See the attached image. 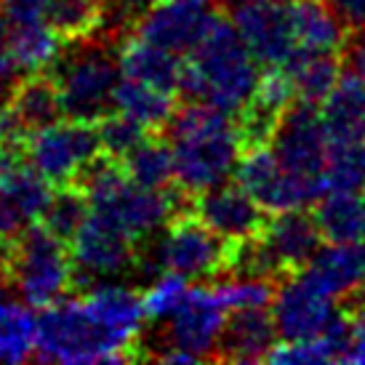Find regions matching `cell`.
Segmentation results:
<instances>
[{
    "label": "cell",
    "mask_w": 365,
    "mask_h": 365,
    "mask_svg": "<svg viewBox=\"0 0 365 365\" xmlns=\"http://www.w3.org/2000/svg\"><path fill=\"white\" fill-rule=\"evenodd\" d=\"M163 133L173 147L176 187L190 197L230 182L245 153L237 118L205 102L176 107Z\"/></svg>",
    "instance_id": "1"
},
{
    "label": "cell",
    "mask_w": 365,
    "mask_h": 365,
    "mask_svg": "<svg viewBox=\"0 0 365 365\" xmlns=\"http://www.w3.org/2000/svg\"><path fill=\"white\" fill-rule=\"evenodd\" d=\"M259 81V59L251 53L240 30L235 21L216 16L211 30L184 61L179 93L187 96V102L213 104L237 118L254 102Z\"/></svg>",
    "instance_id": "2"
},
{
    "label": "cell",
    "mask_w": 365,
    "mask_h": 365,
    "mask_svg": "<svg viewBox=\"0 0 365 365\" xmlns=\"http://www.w3.org/2000/svg\"><path fill=\"white\" fill-rule=\"evenodd\" d=\"M78 184L88 195L91 213L120 227L123 232H128L139 243L163 230L176 213H182L190 197L179 187L150 190L136 184L123 168V163L107 155H99L86 168Z\"/></svg>",
    "instance_id": "3"
},
{
    "label": "cell",
    "mask_w": 365,
    "mask_h": 365,
    "mask_svg": "<svg viewBox=\"0 0 365 365\" xmlns=\"http://www.w3.org/2000/svg\"><path fill=\"white\" fill-rule=\"evenodd\" d=\"M35 357L41 363H125L139 352L104 323L86 296L59 299L38 317Z\"/></svg>",
    "instance_id": "4"
},
{
    "label": "cell",
    "mask_w": 365,
    "mask_h": 365,
    "mask_svg": "<svg viewBox=\"0 0 365 365\" xmlns=\"http://www.w3.org/2000/svg\"><path fill=\"white\" fill-rule=\"evenodd\" d=\"M112 38L88 35L64 46L48 75L61 96L64 118L99 123L115 110V88L120 83V46Z\"/></svg>",
    "instance_id": "5"
},
{
    "label": "cell",
    "mask_w": 365,
    "mask_h": 365,
    "mask_svg": "<svg viewBox=\"0 0 365 365\" xmlns=\"http://www.w3.org/2000/svg\"><path fill=\"white\" fill-rule=\"evenodd\" d=\"M235 254L237 245L216 235L187 208L163 227V235L150 254H142L139 267L150 274L176 272L190 280H205L230 272L235 267Z\"/></svg>",
    "instance_id": "6"
},
{
    "label": "cell",
    "mask_w": 365,
    "mask_h": 365,
    "mask_svg": "<svg viewBox=\"0 0 365 365\" xmlns=\"http://www.w3.org/2000/svg\"><path fill=\"white\" fill-rule=\"evenodd\" d=\"M67 245L41 222L11 243L9 283L35 309L51 307L75 288V262Z\"/></svg>",
    "instance_id": "7"
},
{
    "label": "cell",
    "mask_w": 365,
    "mask_h": 365,
    "mask_svg": "<svg viewBox=\"0 0 365 365\" xmlns=\"http://www.w3.org/2000/svg\"><path fill=\"white\" fill-rule=\"evenodd\" d=\"M102 155L96 123L64 120L32 131L24 142V158L35 173L53 187L78 184L86 168Z\"/></svg>",
    "instance_id": "8"
},
{
    "label": "cell",
    "mask_w": 365,
    "mask_h": 365,
    "mask_svg": "<svg viewBox=\"0 0 365 365\" xmlns=\"http://www.w3.org/2000/svg\"><path fill=\"white\" fill-rule=\"evenodd\" d=\"M163 325V344L150 357L158 360L165 352H182L190 363L213 360L227 325V307L213 285H190L179 309Z\"/></svg>",
    "instance_id": "9"
},
{
    "label": "cell",
    "mask_w": 365,
    "mask_h": 365,
    "mask_svg": "<svg viewBox=\"0 0 365 365\" xmlns=\"http://www.w3.org/2000/svg\"><path fill=\"white\" fill-rule=\"evenodd\" d=\"M235 179L267 213L312 208L328 190L320 182H309L285 171L269 144L248 147L237 163Z\"/></svg>",
    "instance_id": "10"
},
{
    "label": "cell",
    "mask_w": 365,
    "mask_h": 365,
    "mask_svg": "<svg viewBox=\"0 0 365 365\" xmlns=\"http://www.w3.org/2000/svg\"><path fill=\"white\" fill-rule=\"evenodd\" d=\"M269 147L274 150L277 160L285 165V171L309 179V182L325 184V160L331 150V133L323 120V112L314 104L296 99V104H291L280 115Z\"/></svg>",
    "instance_id": "11"
},
{
    "label": "cell",
    "mask_w": 365,
    "mask_h": 365,
    "mask_svg": "<svg viewBox=\"0 0 365 365\" xmlns=\"http://www.w3.org/2000/svg\"><path fill=\"white\" fill-rule=\"evenodd\" d=\"M70 251L75 262V288L102 277H120L136 269L142 259L139 240H133L128 232L96 213L86 219L70 240Z\"/></svg>",
    "instance_id": "12"
},
{
    "label": "cell",
    "mask_w": 365,
    "mask_h": 365,
    "mask_svg": "<svg viewBox=\"0 0 365 365\" xmlns=\"http://www.w3.org/2000/svg\"><path fill=\"white\" fill-rule=\"evenodd\" d=\"M341 314L336 299L314 288L302 272L285 274L272 299V320L280 341H304L320 336Z\"/></svg>",
    "instance_id": "13"
},
{
    "label": "cell",
    "mask_w": 365,
    "mask_h": 365,
    "mask_svg": "<svg viewBox=\"0 0 365 365\" xmlns=\"http://www.w3.org/2000/svg\"><path fill=\"white\" fill-rule=\"evenodd\" d=\"M190 211L203 224H208L213 232L222 235L224 240H230L235 245H245L256 240L269 222V213L264 211L240 184L230 182L211 187L205 192H197L192 197Z\"/></svg>",
    "instance_id": "14"
},
{
    "label": "cell",
    "mask_w": 365,
    "mask_h": 365,
    "mask_svg": "<svg viewBox=\"0 0 365 365\" xmlns=\"http://www.w3.org/2000/svg\"><path fill=\"white\" fill-rule=\"evenodd\" d=\"M216 14L211 9H197L184 0H155L133 24V35L155 43L165 51L190 56L197 43L211 30Z\"/></svg>",
    "instance_id": "15"
},
{
    "label": "cell",
    "mask_w": 365,
    "mask_h": 365,
    "mask_svg": "<svg viewBox=\"0 0 365 365\" xmlns=\"http://www.w3.org/2000/svg\"><path fill=\"white\" fill-rule=\"evenodd\" d=\"M232 21L262 67H285L299 51L291 3L237 6Z\"/></svg>",
    "instance_id": "16"
},
{
    "label": "cell",
    "mask_w": 365,
    "mask_h": 365,
    "mask_svg": "<svg viewBox=\"0 0 365 365\" xmlns=\"http://www.w3.org/2000/svg\"><path fill=\"white\" fill-rule=\"evenodd\" d=\"M51 182L24 165L3 190H0V243L11 245L32 224L43 222L46 208L53 197Z\"/></svg>",
    "instance_id": "17"
},
{
    "label": "cell",
    "mask_w": 365,
    "mask_h": 365,
    "mask_svg": "<svg viewBox=\"0 0 365 365\" xmlns=\"http://www.w3.org/2000/svg\"><path fill=\"white\" fill-rule=\"evenodd\" d=\"M307 280L336 302L349 299L365 285V243H325L304 269Z\"/></svg>",
    "instance_id": "18"
},
{
    "label": "cell",
    "mask_w": 365,
    "mask_h": 365,
    "mask_svg": "<svg viewBox=\"0 0 365 365\" xmlns=\"http://www.w3.org/2000/svg\"><path fill=\"white\" fill-rule=\"evenodd\" d=\"M280 341L269 307L259 309H237L224 325L222 341L216 349L219 363H259Z\"/></svg>",
    "instance_id": "19"
},
{
    "label": "cell",
    "mask_w": 365,
    "mask_h": 365,
    "mask_svg": "<svg viewBox=\"0 0 365 365\" xmlns=\"http://www.w3.org/2000/svg\"><path fill=\"white\" fill-rule=\"evenodd\" d=\"M118 59H120L123 78L147 83V86H155V88H163V91L179 93L184 72V61L179 53L165 51L160 46L147 43L139 35H133V38L120 41Z\"/></svg>",
    "instance_id": "20"
},
{
    "label": "cell",
    "mask_w": 365,
    "mask_h": 365,
    "mask_svg": "<svg viewBox=\"0 0 365 365\" xmlns=\"http://www.w3.org/2000/svg\"><path fill=\"white\" fill-rule=\"evenodd\" d=\"M299 51H334L346 43V21L328 0H291Z\"/></svg>",
    "instance_id": "21"
},
{
    "label": "cell",
    "mask_w": 365,
    "mask_h": 365,
    "mask_svg": "<svg viewBox=\"0 0 365 365\" xmlns=\"http://www.w3.org/2000/svg\"><path fill=\"white\" fill-rule=\"evenodd\" d=\"M64 38L48 19L11 21L9 53L16 61L21 75L48 72L64 51Z\"/></svg>",
    "instance_id": "22"
},
{
    "label": "cell",
    "mask_w": 365,
    "mask_h": 365,
    "mask_svg": "<svg viewBox=\"0 0 365 365\" xmlns=\"http://www.w3.org/2000/svg\"><path fill=\"white\" fill-rule=\"evenodd\" d=\"M285 70L294 78L299 102L323 107L344 78V59H339L334 51H296Z\"/></svg>",
    "instance_id": "23"
},
{
    "label": "cell",
    "mask_w": 365,
    "mask_h": 365,
    "mask_svg": "<svg viewBox=\"0 0 365 365\" xmlns=\"http://www.w3.org/2000/svg\"><path fill=\"white\" fill-rule=\"evenodd\" d=\"M115 110L142 123L147 131L163 133L176 112V93L120 75V83L115 88Z\"/></svg>",
    "instance_id": "24"
},
{
    "label": "cell",
    "mask_w": 365,
    "mask_h": 365,
    "mask_svg": "<svg viewBox=\"0 0 365 365\" xmlns=\"http://www.w3.org/2000/svg\"><path fill=\"white\" fill-rule=\"evenodd\" d=\"M24 299L0 291V363H24L35 357L38 341V314Z\"/></svg>",
    "instance_id": "25"
},
{
    "label": "cell",
    "mask_w": 365,
    "mask_h": 365,
    "mask_svg": "<svg viewBox=\"0 0 365 365\" xmlns=\"http://www.w3.org/2000/svg\"><path fill=\"white\" fill-rule=\"evenodd\" d=\"M314 222L323 232L325 243H352L363 240L365 230V205L363 195L357 192H328L312 205Z\"/></svg>",
    "instance_id": "26"
},
{
    "label": "cell",
    "mask_w": 365,
    "mask_h": 365,
    "mask_svg": "<svg viewBox=\"0 0 365 365\" xmlns=\"http://www.w3.org/2000/svg\"><path fill=\"white\" fill-rule=\"evenodd\" d=\"M123 168L128 171L136 184L150 187V190H171L176 187V160H173V147L168 136L160 131L147 133L142 142L125 155Z\"/></svg>",
    "instance_id": "27"
},
{
    "label": "cell",
    "mask_w": 365,
    "mask_h": 365,
    "mask_svg": "<svg viewBox=\"0 0 365 365\" xmlns=\"http://www.w3.org/2000/svg\"><path fill=\"white\" fill-rule=\"evenodd\" d=\"M11 107L16 110L27 131H41L46 125L64 120V107H61L59 88L48 72L38 75H24L19 88L11 99Z\"/></svg>",
    "instance_id": "28"
},
{
    "label": "cell",
    "mask_w": 365,
    "mask_h": 365,
    "mask_svg": "<svg viewBox=\"0 0 365 365\" xmlns=\"http://www.w3.org/2000/svg\"><path fill=\"white\" fill-rule=\"evenodd\" d=\"M331 139H355L360 136V123L365 115V81L346 72L320 107ZM363 139V136H360Z\"/></svg>",
    "instance_id": "29"
},
{
    "label": "cell",
    "mask_w": 365,
    "mask_h": 365,
    "mask_svg": "<svg viewBox=\"0 0 365 365\" xmlns=\"http://www.w3.org/2000/svg\"><path fill=\"white\" fill-rule=\"evenodd\" d=\"M325 187L339 192H365V139H331Z\"/></svg>",
    "instance_id": "30"
},
{
    "label": "cell",
    "mask_w": 365,
    "mask_h": 365,
    "mask_svg": "<svg viewBox=\"0 0 365 365\" xmlns=\"http://www.w3.org/2000/svg\"><path fill=\"white\" fill-rule=\"evenodd\" d=\"M88 216H91V203H88L86 190L81 184H64V187L53 190V197L41 224L48 227L64 243H70Z\"/></svg>",
    "instance_id": "31"
},
{
    "label": "cell",
    "mask_w": 365,
    "mask_h": 365,
    "mask_svg": "<svg viewBox=\"0 0 365 365\" xmlns=\"http://www.w3.org/2000/svg\"><path fill=\"white\" fill-rule=\"evenodd\" d=\"M110 3L99 0H53L48 16L53 27L61 32V38L70 43L78 38H88L102 30Z\"/></svg>",
    "instance_id": "32"
},
{
    "label": "cell",
    "mask_w": 365,
    "mask_h": 365,
    "mask_svg": "<svg viewBox=\"0 0 365 365\" xmlns=\"http://www.w3.org/2000/svg\"><path fill=\"white\" fill-rule=\"evenodd\" d=\"M216 294L227 307V312H237V309H259V307H272L277 283L272 277L264 274H235V277H224L222 283L213 285Z\"/></svg>",
    "instance_id": "33"
},
{
    "label": "cell",
    "mask_w": 365,
    "mask_h": 365,
    "mask_svg": "<svg viewBox=\"0 0 365 365\" xmlns=\"http://www.w3.org/2000/svg\"><path fill=\"white\" fill-rule=\"evenodd\" d=\"M96 131H99V142H102V155L115 158L120 163L125 160V155L131 153L147 133H153L147 131L142 123H136L133 118H128V115H123L118 110L104 115L102 120L96 123Z\"/></svg>",
    "instance_id": "34"
},
{
    "label": "cell",
    "mask_w": 365,
    "mask_h": 365,
    "mask_svg": "<svg viewBox=\"0 0 365 365\" xmlns=\"http://www.w3.org/2000/svg\"><path fill=\"white\" fill-rule=\"evenodd\" d=\"M187 280H190V277L176 274V272L155 274V280L150 283V288L142 294L147 320L165 323V320L179 309V304L184 302L187 291H190V283H187Z\"/></svg>",
    "instance_id": "35"
},
{
    "label": "cell",
    "mask_w": 365,
    "mask_h": 365,
    "mask_svg": "<svg viewBox=\"0 0 365 365\" xmlns=\"http://www.w3.org/2000/svg\"><path fill=\"white\" fill-rule=\"evenodd\" d=\"M341 59H344L346 72H352V75L365 81V27H355L346 35V43L344 48H341Z\"/></svg>",
    "instance_id": "36"
},
{
    "label": "cell",
    "mask_w": 365,
    "mask_h": 365,
    "mask_svg": "<svg viewBox=\"0 0 365 365\" xmlns=\"http://www.w3.org/2000/svg\"><path fill=\"white\" fill-rule=\"evenodd\" d=\"M53 0H0V9L6 11L11 21L46 19Z\"/></svg>",
    "instance_id": "37"
},
{
    "label": "cell",
    "mask_w": 365,
    "mask_h": 365,
    "mask_svg": "<svg viewBox=\"0 0 365 365\" xmlns=\"http://www.w3.org/2000/svg\"><path fill=\"white\" fill-rule=\"evenodd\" d=\"M27 136H30V131L24 128V123H21V118L16 115V110L11 107V102L0 104V142L21 144V147H24Z\"/></svg>",
    "instance_id": "38"
},
{
    "label": "cell",
    "mask_w": 365,
    "mask_h": 365,
    "mask_svg": "<svg viewBox=\"0 0 365 365\" xmlns=\"http://www.w3.org/2000/svg\"><path fill=\"white\" fill-rule=\"evenodd\" d=\"M27 165L24 147L21 144H6L0 142V190Z\"/></svg>",
    "instance_id": "39"
},
{
    "label": "cell",
    "mask_w": 365,
    "mask_h": 365,
    "mask_svg": "<svg viewBox=\"0 0 365 365\" xmlns=\"http://www.w3.org/2000/svg\"><path fill=\"white\" fill-rule=\"evenodd\" d=\"M21 70L16 67V61L11 59V53L0 56V104H9L14 99V93L21 83Z\"/></svg>",
    "instance_id": "40"
},
{
    "label": "cell",
    "mask_w": 365,
    "mask_h": 365,
    "mask_svg": "<svg viewBox=\"0 0 365 365\" xmlns=\"http://www.w3.org/2000/svg\"><path fill=\"white\" fill-rule=\"evenodd\" d=\"M344 363L365 365V307L352 312V344H349Z\"/></svg>",
    "instance_id": "41"
},
{
    "label": "cell",
    "mask_w": 365,
    "mask_h": 365,
    "mask_svg": "<svg viewBox=\"0 0 365 365\" xmlns=\"http://www.w3.org/2000/svg\"><path fill=\"white\" fill-rule=\"evenodd\" d=\"M155 0H110L112 16L123 24H136V19L153 6Z\"/></svg>",
    "instance_id": "42"
},
{
    "label": "cell",
    "mask_w": 365,
    "mask_h": 365,
    "mask_svg": "<svg viewBox=\"0 0 365 365\" xmlns=\"http://www.w3.org/2000/svg\"><path fill=\"white\" fill-rule=\"evenodd\" d=\"M349 27H365V0H328Z\"/></svg>",
    "instance_id": "43"
},
{
    "label": "cell",
    "mask_w": 365,
    "mask_h": 365,
    "mask_svg": "<svg viewBox=\"0 0 365 365\" xmlns=\"http://www.w3.org/2000/svg\"><path fill=\"white\" fill-rule=\"evenodd\" d=\"M11 277V245L0 243V291L6 288Z\"/></svg>",
    "instance_id": "44"
},
{
    "label": "cell",
    "mask_w": 365,
    "mask_h": 365,
    "mask_svg": "<svg viewBox=\"0 0 365 365\" xmlns=\"http://www.w3.org/2000/svg\"><path fill=\"white\" fill-rule=\"evenodd\" d=\"M9 43H11V19L6 16V11L0 9V56L9 53Z\"/></svg>",
    "instance_id": "45"
},
{
    "label": "cell",
    "mask_w": 365,
    "mask_h": 365,
    "mask_svg": "<svg viewBox=\"0 0 365 365\" xmlns=\"http://www.w3.org/2000/svg\"><path fill=\"white\" fill-rule=\"evenodd\" d=\"M259 3H285V0H230V6H259Z\"/></svg>",
    "instance_id": "46"
},
{
    "label": "cell",
    "mask_w": 365,
    "mask_h": 365,
    "mask_svg": "<svg viewBox=\"0 0 365 365\" xmlns=\"http://www.w3.org/2000/svg\"><path fill=\"white\" fill-rule=\"evenodd\" d=\"M184 3H190V6H197V9H211L216 0H184Z\"/></svg>",
    "instance_id": "47"
},
{
    "label": "cell",
    "mask_w": 365,
    "mask_h": 365,
    "mask_svg": "<svg viewBox=\"0 0 365 365\" xmlns=\"http://www.w3.org/2000/svg\"><path fill=\"white\" fill-rule=\"evenodd\" d=\"M363 205H365V192H363ZM363 243H365V230H363Z\"/></svg>",
    "instance_id": "48"
},
{
    "label": "cell",
    "mask_w": 365,
    "mask_h": 365,
    "mask_svg": "<svg viewBox=\"0 0 365 365\" xmlns=\"http://www.w3.org/2000/svg\"><path fill=\"white\" fill-rule=\"evenodd\" d=\"M99 3H110V0H99Z\"/></svg>",
    "instance_id": "49"
},
{
    "label": "cell",
    "mask_w": 365,
    "mask_h": 365,
    "mask_svg": "<svg viewBox=\"0 0 365 365\" xmlns=\"http://www.w3.org/2000/svg\"><path fill=\"white\" fill-rule=\"evenodd\" d=\"M363 296H365V285H363Z\"/></svg>",
    "instance_id": "50"
}]
</instances>
